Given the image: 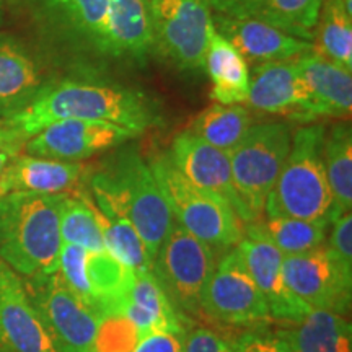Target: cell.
Returning <instances> with one entry per match:
<instances>
[{"label": "cell", "mask_w": 352, "mask_h": 352, "mask_svg": "<svg viewBox=\"0 0 352 352\" xmlns=\"http://www.w3.org/2000/svg\"><path fill=\"white\" fill-rule=\"evenodd\" d=\"M64 120L107 121L142 134L164 121L160 103L151 95L116 83L51 80L23 111L2 124L21 142Z\"/></svg>", "instance_id": "6da1fadb"}, {"label": "cell", "mask_w": 352, "mask_h": 352, "mask_svg": "<svg viewBox=\"0 0 352 352\" xmlns=\"http://www.w3.org/2000/svg\"><path fill=\"white\" fill-rule=\"evenodd\" d=\"M201 310L204 318L236 328H263L272 321L270 307L236 246L215 264L202 294Z\"/></svg>", "instance_id": "30bf717a"}, {"label": "cell", "mask_w": 352, "mask_h": 352, "mask_svg": "<svg viewBox=\"0 0 352 352\" xmlns=\"http://www.w3.org/2000/svg\"><path fill=\"white\" fill-rule=\"evenodd\" d=\"M324 246L336 258V261L352 272V214L344 212L331 223V232Z\"/></svg>", "instance_id": "836d02e7"}, {"label": "cell", "mask_w": 352, "mask_h": 352, "mask_svg": "<svg viewBox=\"0 0 352 352\" xmlns=\"http://www.w3.org/2000/svg\"><path fill=\"white\" fill-rule=\"evenodd\" d=\"M298 72L310 96L308 121L316 118H347L352 109V76L324 59L315 50L297 57Z\"/></svg>", "instance_id": "603a6c76"}, {"label": "cell", "mask_w": 352, "mask_h": 352, "mask_svg": "<svg viewBox=\"0 0 352 352\" xmlns=\"http://www.w3.org/2000/svg\"><path fill=\"white\" fill-rule=\"evenodd\" d=\"M184 340L186 328L148 333L140 338L131 352H183Z\"/></svg>", "instance_id": "e575fe53"}, {"label": "cell", "mask_w": 352, "mask_h": 352, "mask_svg": "<svg viewBox=\"0 0 352 352\" xmlns=\"http://www.w3.org/2000/svg\"><path fill=\"white\" fill-rule=\"evenodd\" d=\"M214 15L250 19L314 43L323 0H208Z\"/></svg>", "instance_id": "44dd1931"}, {"label": "cell", "mask_w": 352, "mask_h": 352, "mask_svg": "<svg viewBox=\"0 0 352 352\" xmlns=\"http://www.w3.org/2000/svg\"><path fill=\"white\" fill-rule=\"evenodd\" d=\"M204 67L212 82L210 98L214 103H246L250 91V65L236 47L217 32L210 36Z\"/></svg>", "instance_id": "484cf974"}, {"label": "cell", "mask_w": 352, "mask_h": 352, "mask_svg": "<svg viewBox=\"0 0 352 352\" xmlns=\"http://www.w3.org/2000/svg\"><path fill=\"white\" fill-rule=\"evenodd\" d=\"M215 264L212 250L173 222L152 264V272L184 323L204 318L202 294Z\"/></svg>", "instance_id": "52a82bcc"}, {"label": "cell", "mask_w": 352, "mask_h": 352, "mask_svg": "<svg viewBox=\"0 0 352 352\" xmlns=\"http://www.w3.org/2000/svg\"><path fill=\"white\" fill-rule=\"evenodd\" d=\"M21 280L56 352H96L100 316L70 292L59 272Z\"/></svg>", "instance_id": "ba28073f"}, {"label": "cell", "mask_w": 352, "mask_h": 352, "mask_svg": "<svg viewBox=\"0 0 352 352\" xmlns=\"http://www.w3.org/2000/svg\"><path fill=\"white\" fill-rule=\"evenodd\" d=\"M241 258L246 264V270L258 284L270 307L272 321L280 324L300 321L308 311L314 310L294 296L284 279L283 261L284 256L267 241L254 236H243L236 245Z\"/></svg>", "instance_id": "e0dca14e"}, {"label": "cell", "mask_w": 352, "mask_h": 352, "mask_svg": "<svg viewBox=\"0 0 352 352\" xmlns=\"http://www.w3.org/2000/svg\"><path fill=\"white\" fill-rule=\"evenodd\" d=\"M183 352H233L232 342L206 327L186 329Z\"/></svg>", "instance_id": "d590c367"}, {"label": "cell", "mask_w": 352, "mask_h": 352, "mask_svg": "<svg viewBox=\"0 0 352 352\" xmlns=\"http://www.w3.org/2000/svg\"><path fill=\"white\" fill-rule=\"evenodd\" d=\"M323 160L334 201V220L352 208V131L346 121L336 122L323 144Z\"/></svg>", "instance_id": "f1b7e54d"}, {"label": "cell", "mask_w": 352, "mask_h": 352, "mask_svg": "<svg viewBox=\"0 0 352 352\" xmlns=\"http://www.w3.org/2000/svg\"><path fill=\"white\" fill-rule=\"evenodd\" d=\"M155 51L182 70L204 69L215 32L208 0H151Z\"/></svg>", "instance_id": "9c48e42d"}, {"label": "cell", "mask_w": 352, "mask_h": 352, "mask_svg": "<svg viewBox=\"0 0 352 352\" xmlns=\"http://www.w3.org/2000/svg\"><path fill=\"white\" fill-rule=\"evenodd\" d=\"M60 240L65 245H76L87 252H104L101 227L96 219L91 196L80 191L76 196H64L59 210Z\"/></svg>", "instance_id": "1f68e13d"}, {"label": "cell", "mask_w": 352, "mask_h": 352, "mask_svg": "<svg viewBox=\"0 0 352 352\" xmlns=\"http://www.w3.org/2000/svg\"><path fill=\"white\" fill-rule=\"evenodd\" d=\"M166 155L189 183L226 202L243 223L253 222L233 184L230 160L226 152L204 142L192 132L183 131L171 140Z\"/></svg>", "instance_id": "5bb4252c"}, {"label": "cell", "mask_w": 352, "mask_h": 352, "mask_svg": "<svg viewBox=\"0 0 352 352\" xmlns=\"http://www.w3.org/2000/svg\"><path fill=\"white\" fill-rule=\"evenodd\" d=\"M212 20L215 32L230 41L252 67L274 60L292 59L314 50L315 43L292 36L264 21L228 19L214 13Z\"/></svg>", "instance_id": "d6986e66"}, {"label": "cell", "mask_w": 352, "mask_h": 352, "mask_svg": "<svg viewBox=\"0 0 352 352\" xmlns=\"http://www.w3.org/2000/svg\"><path fill=\"white\" fill-rule=\"evenodd\" d=\"M284 279L294 296L316 310L346 315L351 310L352 272L346 271L324 245L284 256Z\"/></svg>", "instance_id": "8fae6325"}, {"label": "cell", "mask_w": 352, "mask_h": 352, "mask_svg": "<svg viewBox=\"0 0 352 352\" xmlns=\"http://www.w3.org/2000/svg\"><path fill=\"white\" fill-rule=\"evenodd\" d=\"M3 3H6V0H0V21H2V12H3Z\"/></svg>", "instance_id": "f35d334b"}, {"label": "cell", "mask_w": 352, "mask_h": 352, "mask_svg": "<svg viewBox=\"0 0 352 352\" xmlns=\"http://www.w3.org/2000/svg\"><path fill=\"white\" fill-rule=\"evenodd\" d=\"M323 124L302 126L279 178L267 196L263 215H287L315 222H334V201L323 160Z\"/></svg>", "instance_id": "277c9868"}, {"label": "cell", "mask_w": 352, "mask_h": 352, "mask_svg": "<svg viewBox=\"0 0 352 352\" xmlns=\"http://www.w3.org/2000/svg\"><path fill=\"white\" fill-rule=\"evenodd\" d=\"M253 126V114L243 104L214 103L196 118L189 132L222 152H232Z\"/></svg>", "instance_id": "f546056e"}, {"label": "cell", "mask_w": 352, "mask_h": 352, "mask_svg": "<svg viewBox=\"0 0 352 352\" xmlns=\"http://www.w3.org/2000/svg\"><path fill=\"white\" fill-rule=\"evenodd\" d=\"M51 82L41 59L12 34H0V122L23 111Z\"/></svg>", "instance_id": "ac0fdd59"}, {"label": "cell", "mask_w": 352, "mask_h": 352, "mask_svg": "<svg viewBox=\"0 0 352 352\" xmlns=\"http://www.w3.org/2000/svg\"><path fill=\"white\" fill-rule=\"evenodd\" d=\"M173 220L206 243L214 253H226L243 240L245 226L223 201L189 183L168 155L158 153L148 162Z\"/></svg>", "instance_id": "5b68a950"}, {"label": "cell", "mask_w": 352, "mask_h": 352, "mask_svg": "<svg viewBox=\"0 0 352 352\" xmlns=\"http://www.w3.org/2000/svg\"><path fill=\"white\" fill-rule=\"evenodd\" d=\"M23 151V142L16 138H6L0 139V183H2L3 171H6L7 165L10 164L13 157H16ZM0 197H2V191H0Z\"/></svg>", "instance_id": "8d00e7d4"}, {"label": "cell", "mask_w": 352, "mask_h": 352, "mask_svg": "<svg viewBox=\"0 0 352 352\" xmlns=\"http://www.w3.org/2000/svg\"><path fill=\"white\" fill-rule=\"evenodd\" d=\"M87 175L80 162L50 160L19 153L13 157L3 171L0 191L8 192H36L51 196H76Z\"/></svg>", "instance_id": "ffe728a7"}, {"label": "cell", "mask_w": 352, "mask_h": 352, "mask_svg": "<svg viewBox=\"0 0 352 352\" xmlns=\"http://www.w3.org/2000/svg\"><path fill=\"white\" fill-rule=\"evenodd\" d=\"M90 188L95 201L111 206L129 219L153 264L175 220L151 165L134 147H127L91 175Z\"/></svg>", "instance_id": "3957f363"}, {"label": "cell", "mask_w": 352, "mask_h": 352, "mask_svg": "<svg viewBox=\"0 0 352 352\" xmlns=\"http://www.w3.org/2000/svg\"><path fill=\"white\" fill-rule=\"evenodd\" d=\"M329 222H315L287 215H263L245 223V236H254L271 243L283 256H296L324 245Z\"/></svg>", "instance_id": "4316f807"}, {"label": "cell", "mask_w": 352, "mask_h": 352, "mask_svg": "<svg viewBox=\"0 0 352 352\" xmlns=\"http://www.w3.org/2000/svg\"><path fill=\"white\" fill-rule=\"evenodd\" d=\"M315 36L314 50L320 56L352 72V15L344 0H323Z\"/></svg>", "instance_id": "4dcf8cb0"}, {"label": "cell", "mask_w": 352, "mask_h": 352, "mask_svg": "<svg viewBox=\"0 0 352 352\" xmlns=\"http://www.w3.org/2000/svg\"><path fill=\"white\" fill-rule=\"evenodd\" d=\"M153 51L151 0H108L103 54L145 60Z\"/></svg>", "instance_id": "7402d4cb"}, {"label": "cell", "mask_w": 352, "mask_h": 352, "mask_svg": "<svg viewBox=\"0 0 352 352\" xmlns=\"http://www.w3.org/2000/svg\"><path fill=\"white\" fill-rule=\"evenodd\" d=\"M0 352H56L21 277L0 261Z\"/></svg>", "instance_id": "9a60e30c"}, {"label": "cell", "mask_w": 352, "mask_h": 352, "mask_svg": "<svg viewBox=\"0 0 352 352\" xmlns=\"http://www.w3.org/2000/svg\"><path fill=\"white\" fill-rule=\"evenodd\" d=\"M26 6L34 25L51 41L103 54L108 0H26Z\"/></svg>", "instance_id": "4fadbf2b"}, {"label": "cell", "mask_w": 352, "mask_h": 352, "mask_svg": "<svg viewBox=\"0 0 352 352\" xmlns=\"http://www.w3.org/2000/svg\"><path fill=\"white\" fill-rule=\"evenodd\" d=\"M122 316L131 321L140 338L148 333L184 328L186 324L176 314L152 271L135 274L122 308Z\"/></svg>", "instance_id": "d4e9b609"}, {"label": "cell", "mask_w": 352, "mask_h": 352, "mask_svg": "<svg viewBox=\"0 0 352 352\" xmlns=\"http://www.w3.org/2000/svg\"><path fill=\"white\" fill-rule=\"evenodd\" d=\"M139 134L107 121L64 120L44 127L23 144V153L60 162H82L121 147Z\"/></svg>", "instance_id": "7c38bea8"}, {"label": "cell", "mask_w": 352, "mask_h": 352, "mask_svg": "<svg viewBox=\"0 0 352 352\" xmlns=\"http://www.w3.org/2000/svg\"><path fill=\"white\" fill-rule=\"evenodd\" d=\"M230 342L233 352H297L274 331H266L264 328L248 329Z\"/></svg>", "instance_id": "d6a6232c"}, {"label": "cell", "mask_w": 352, "mask_h": 352, "mask_svg": "<svg viewBox=\"0 0 352 352\" xmlns=\"http://www.w3.org/2000/svg\"><path fill=\"white\" fill-rule=\"evenodd\" d=\"M12 135H13V138H16V135L15 134H13V132L10 131V129H8V127H6V126H3L2 124V122H0V139H6V138H12ZM16 139H19V138H16ZM25 144V142H23Z\"/></svg>", "instance_id": "74e56055"}, {"label": "cell", "mask_w": 352, "mask_h": 352, "mask_svg": "<svg viewBox=\"0 0 352 352\" xmlns=\"http://www.w3.org/2000/svg\"><path fill=\"white\" fill-rule=\"evenodd\" d=\"M91 204H94L95 215L103 233L107 252L111 253L126 267H129L134 274L152 271V263L148 259L144 241L129 219L120 210L113 209L111 206L95 201L94 197H91Z\"/></svg>", "instance_id": "83f0119b"}, {"label": "cell", "mask_w": 352, "mask_h": 352, "mask_svg": "<svg viewBox=\"0 0 352 352\" xmlns=\"http://www.w3.org/2000/svg\"><path fill=\"white\" fill-rule=\"evenodd\" d=\"M292 135V126L283 121L253 124L243 140L227 153L233 184L253 222L263 217L267 196L287 160Z\"/></svg>", "instance_id": "8992f818"}, {"label": "cell", "mask_w": 352, "mask_h": 352, "mask_svg": "<svg viewBox=\"0 0 352 352\" xmlns=\"http://www.w3.org/2000/svg\"><path fill=\"white\" fill-rule=\"evenodd\" d=\"M297 57L254 65L246 100L250 108L266 114H287L292 120L308 122L310 96L298 72Z\"/></svg>", "instance_id": "2e32d148"}, {"label": "cell", "mask_w": 352, "mask_h": 352, "mask_svg": "<svg viewBox=\"0 0 352 352\" xmlns=\"http://www.w3.org/2000/svg\"><path fill=\"white\" fill-rule=\"evenodd\" d=\"M297 352H352V328L344 315L310 310L300 321L274 329Z\"/></svg>", "instance_id": "cb8c5ba5"}, {"label": "cell", "mask_w": 352, "mask_h": 352, "mask_svg": "<svg viewBox=\"0 0 352 352\" xmlns=\"http://www.w3.org/2000/svg\"><path fill=\"white\" fill-rule=\"evenodd\" d=\"M64 196L8 192L0 197V261L20 277L59 270V210Z\"/></svg>", "instance_id": "7a4b0ae2"}]
</instances>
